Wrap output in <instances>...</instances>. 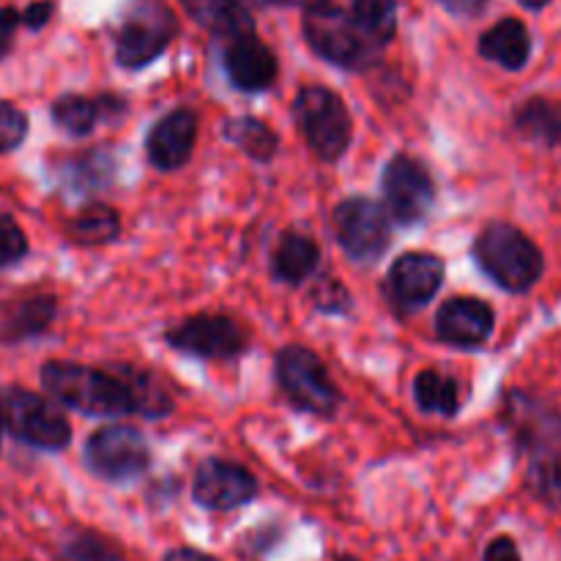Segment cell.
Wrapping results in <instances>:
<instances>
[{
  "instance_id": "obj_11",
  "label": "cell",
  "mask_w": 561,
  "mask_h": 561,
  "mask_svg": "<svg viewBox=\"0 0 561 561\" xmlns=\"http://www.w3.org/2000/svg\"><path fill=\"white\" fill-rule=\"evenodd\" d=\"M383 201L398 222L414 225L425 219L436 201L431 170L409 153H398L383 170Z\"/></svg>"
},
{
  "instance_id": "obj_9",
  "label": "cell",
  "mask_w": 561,
  "mask_h": 561,
  "mask_svg": "<svg viewBox=\"0 0 561 561\" xmlns=\"http://www.w3.org/2000/svg\"><path fill=\"white\" fill-rule=\"evenodd\" d=\"M85 463L107 482L137 480L151 463L146 438L126 425H110L93 433L85 444Z\"/></svg>"
},
{
  "instance_id": "obj_7",
  "label": "cell",
  "mask_w": 561,
  "mask_h": 561,
  "mask_svg": "<svg viewBox=\"0 0 561 561\" xmlns=\"http://www.w3.org/2000/svg\"><path fill=\"white\" fill-rule=\"evenodd\" d=\"M175 33H179V22L162 0H137L121 22L115 58L124 69H142L168 49Z\"/></svg>"
},
{
  "instance_id": "obj_6",
  "label": "cell",
  "mask_w": 561,
  "mask_h": 561,
  "mask_svg": "<svg viewBox=\"0 0 561 561\" xmlns=\"http://www.w3.org/2000/svg\"><path fill=\"white\" fill-rule=\"evenodd\" d=\"M296 121L312 151L327 162L343 157L351 146V115L343 99L323 85H307L296 93Z\"/></svg>"
},
{
  "instance_id": "obj_2",
  "label": "cell",
  "mask_w": 561,
  "mask_h": 561,
  "mask_svg": "<svg viewBox=\"0 0 561 561\" xmlns=\"http://www.w3.org/2000/svg\"><path fill=\"white\" fill-rule=\"evenodd\" d=\"M42 383L55 400L88 416L135 414L137 403L124 376L75 365V362H47Z\"/></svg>"
},
{
  "instance_id": "obj_14",
  "label": "cell",
  "mask_w": 561,
  "mask_h": 561,
  "mask_svg": "<svg viewBox=\"0 0 561 561\" xmlns=\"http://www.w3.org/2000/svg\"><path fill=\"white\" fill-rule=\"evenodd\" d=\"M192 493H195L197 504H203L208 510H217V513H225V510L244 507L247 502H252L257 493V482L241 466L211 458L206 463H201V469H197L195 482H192Z\"/></svg>"
},
{
  "instance_id": "obj_25",
  "label": "cell",
  "mask_w": 561,
  "mask_h": 561,
  "mask_svg": "<svg viewBox=\"0 0 561 561\" xmlns=\"http://www.w3.org/2000/svg\"><path fill=\"white\" fill-rule=\"evenodd\" d=\"M515 126L526 137L546 142V146L561 140V113L548 99H529V102L520 104L518 113H515Z\"/></svg>"
},
{
  "instance_id": "obj_33",
  "label": "cell",
  "mask_w": 561,
  "mask_h": 561,
  "mask_svg": "<svg viewBox=\"0 0 561 561\" xmlns=\"http://www.w3.org/2000/svg\"><path fill=\"white\" fill-rule=\"evenodd\" d=\"M53 9H55V5L49 3V0H42V3H31L25 9V14L20 16V20L25 22L27 27H42V25H47V20L53 16Z\"/></svg>"
},
{
  "instance_id": "obj_21",
  "label": "cell",
  "mask_w": 561,
  "mask_h": 561,
  "mask_svg": "<svg viewBox=\"0 0 561 561\" xmlns=\"http://www.w3.org/2000/svg\"><path fill=\"white\" fill-rule=\"evenodd\" d=\"M55 310L58 307H55L53 296H33V299L20 301L5 318L3 340L5 343H20V340L36 337L53 323Z\"/></svg>"
},
{
  "instance_id": "obj_10",
  "label": "cell",
  "mask_w": 561,
  "mask_h": 561,
  "mask_svg": "<svg viewBox=\"0 0 561 561\" xmlns=\"http://www.w3.org/2000/svg\"><path fill=\"white\" fill-rule=\"evenodd\" d=\"M334 228L340 247L356 263H376L392 241L387 211L367 197H348L340 203L334 211Z\"/></svg>"
},
{
  "instance_id": "obj_13",
  "label": "cell",
  "mask_w": 561,
  "mask_h": 561,
  "mask_svg": "<svg viewBox=\"0 0 561 561\" xmlns=\"http://www.w3.org/2000/svg\"><path fill=\"white\" fill-rule=\"evenodd\" d=\"M444 283V261L431 252H405L392 263L387 277V294L403 310H420Z\"/></svg>"
},
{
  "instance_id": "obj_23",
  "label": "cell",
  "mask_w": 561,
  "mask_h": 561,
  "mask_svg": "<svg viewBox=\"0 0 561 561\" xmlns=\"http://www.w3.org/2000/svg\"><path fill=\"white\" fill-rule=\"evenodd\" d=\"M225 137L233 146H239L247 157L257 159V162H268L277 153L279 146L277 135L263 121L250 118V115H244V118H230L225 124Z\"/></svg>"
},
{
  "instance_id": "obj_30",
  "label": "cell",
  "mask_w": 561,
  "mask_h": 561,
  "mask_svg": "<svg viewBox=\"0 0 561 561\" xmlns=\"http://www.w3.org/2000/svg\"><path fill=\"white\" fill-rule=\"evenodd\" d=\"M25 252L27 239L22 228L11 217L0 214V266H11V263L22 261Z\"/></svg>"
},
{
  "instance_id": "obj_37",
  "label": "cell",
  "mask_w": 561,
  "mask_h": 561,
  "mask_svg": "<svg viewBox=\"0 0 561 561\" xmlns=\"http://www.w3.org/2000/svg\"><path fill=\"white\" fill-rule=\"evenodd\" d=\"M524 5H529V9H542V5L548 3V0H520Z\"/></svg>"
},
{
  "instance_id": "obj_5",
  "label": "cell",
  "mask_w": 561,
  "mask_h": 561,
  "mask_svg": "<svg viewBox=\"0 0 561 561\" xmlns=\"http://www.w3.org/2000/svg\"><path fill=\"white\" fill-rule=\"evenodd\" d=\"M0 427L38 449H64L71 442V425L64 411L22 387L0 389Z\"/></svg>"
},
{
  "instance_id": "obj_36",
  "label": "cell",
  "mask_w": 561,
  "mask_h": 561,
  "mask_svg": "<svg viewBox=\"0 0 561 561\" xmlns=\"http://www.w3.org/2000/svg\"><path fill=\"white\" fill-rule=\"evenodd\" d=\"M263 3H283V5H299V3H305L307 9H310V5L321 3V0H263Z\"/></svg>"
},
{
  "instance_id": "obj_34",
  "label": "cell",
  "mask_w": 561,
  "mask_h": 561,
  "mask_svg": "<svg viewBox=\"0 0 561 561\" xmlns=\"http://www.w3.org/2000/svg\"><path fill=\"white\" fill-rule=\"evenodd\" d=\"M442 3L455 14H477L485 5V0H442Z\"/></svg>"
},
{
  "instance_id": "obj_16",
  "label": "cell",
  "mask_w": 561,
  "mask_h": 561,
  "mask_svg": "<svg viewBox=\"0 0 561 561\" xmlns=\"http://www.w3.org/2000/svg\"><path fill=\"white\" fill-rule=\"evenodd\" d=\"M493 316L491 307L480 299L458 296V299L444 301L436 316V334L449 345L458 348H477L493 334Z\"/></svg>"
},
{
  "instance_id": "obj_38",
  "label": "cell",
  "mask_w": 561,
  "mask_h": 561,
  "mask_svg": "<svg viewBox=\"0 0 561 561\" xmlns=\"http://www.w3.org/2000/svg\"><path fill=\"white\" fill-rule=\"evenodd\" d=\"M340 561H359V559H354V557H345V559H340Z\"/></svg>"
},
{
  "instance_id": "obj_1",
  "label": "cell",
  "mask_w": 561,
  "mask_h": 561,
  "mask_svg": "<svg viewBox=\"0 0 561 561\" xmlns=\"http://www.w3.org/2000/svg\"><path fill=\"white\" fill-rule=\"evenodd\" d=\"M529 485L542 502L561 504V414L531 394L513 392L504 409Z\"/></svg>"
},
{
  "instance_id": "obj_3",
  "label": "cell",
  "mask_w": 561,
  "mask_h": 561,
  "mask_svg": "<svg viewBox=\"0 0 561 561\" xmlns=\"http://www.w3.org/2000/svg\"><path fill=\"white\" fill-rule=\"evenodd\" d=\"M474 257L482 272L510 294H526L546 272L542 252L524 230L507 222H493L477 236Z\"/></svg>"
},
{
  "instance_id": "obj_4",
  "label": "cell",
  "mask_w": 561,
  "mask_h": 561,
  "mask_svg": "<svg viewBox=\"0 0 561 561\" xmlns=\"http://www.w3.org/2000/svg\"><path fill=\"white\" fill-rule=\"evenodd\" d=\"M305 36L321 58H327L334 66H343V69H365L381 53V47H376L359 31L351 11L340 9L329 0H321V3L307 9Z\"/></svg>"
},
{
  "instance_id": "obj_32",
  "label": "cell",
  "mask_w": 561,
  "mask_h": 561,
  "mask_svg": "<svg viewBox=\"0 0 561 561\" xmlns=\"http://www.w3.org/2000/svg\"><path fill=\"white\" fill-rule=\"evenodd\" d=\"M20 22V14H16L14 9H0V58L9 53L11 38H14V31Z\"/></svg>"
},
{
  "instance_id": "obj_24",
  "label": "cell",
  "mask_w": 561,
  "mask_h": 561,
  "mask_svg": "<svg viewBox=\"0 0 561 561\" xmlns=\"http://www.w3.org/2000/svg\"><path fill=\"white\" fill-rule=\"evenodd\" d=\"M351 16L376 47H383L398 27V0H354Z\"/></svg>"
},
{
  "instance_id": "obj_18",
  "label": "cell",
  "mask_w": 561,
  "mask_h": 561,
  "mask_svg": "<svg viewBox=\"0 0 561 561\" xmlns=\"http://www.w3.org/2000/svg\"><path fill=\"white\" fill-rule=\"evenodd\" d=\"M480 55L510 71L524 69L531 55L529 31H526V25L520 20L507 16V20L496 22L491 31L482 33Z\"/></svg>"
},
{
  "instance_id": "obj_39",
  "label": "cell",
  "mask_w": 561,
  "mask_h": 561,
  "mask_svg": "<svg viewBox=\"0 0 561 561\" xmlns=\"http://www.w3.org/2000/svg\"><path fill=\"white\" fill-rule=\"evenodd\" d=\"M0 438H3V427H0Z\"/></svg>"
},
{
  "instance_id": "obj_17",
  "label": "cell",
  "mask_w": 561,
  "mask_h": 561,
  "mask_svg": "<svg viewBox=\"0 0 561 561\" xmlns=\"http://www.w3.org/2000/svg\"><path fill=\"white\" fill-rule=\"evenodd\" d=\"M225 71L239 91H266L277 80V58L272 49L252 33L233 38L225 49Z\"/></svg>"
},
{
  "instance_id": "obj_19",
  "label": "cell",
  "mask_w": 561,
  "mask_h": 561,
  "mask_svg": "<svg viewBox=\"0 0 561 561\" xmlns=\"http://www.w3.org/2000/svg\"><path fill=\"white\" fill-rule=\"evenodd\" d=\"M181 5L190 11L197 25H203L214 36L228 38V42L252 36L255 31L250 11L239 0H181Z\"/></svg>"
},
{
  "instance_id": "obj_27",
  "label": "cell",
  "mask_w": 561,
  "mask_h": 561,
  "mask_svg": "<svg viewBox=\"0 0 561 561\" xmlns=\"http://www.w3.org/2000/svg\"><path fill=\"white\" fill-rule=\"evenodd\" d=\"M53 118L60 129H66L69 135L82 137L93 129V124H96L99 102L69 93V96H60L58 102H55Z\"/></svg>"
},
{
  "instance_id": "obj_22",
  "label": "cell",
  "mask_w": 561,
  "mask_h": 561,
  "mask_svg": "<svg viewBox=\"0 0 561 561\" xmlns=\"http://www.w3.org/2000/svg\"><path fill=\"white\" fill-rule=\"evenodd\" d=\"M414 398L420 409L431 411V414L455 416L460 409L458 381L438 370H422L414 378Z\"/></svg>"
},
{
  "instance_id": "obj_31",
  "label": "cell",
  "mask_w": 561,
  "mask_h": 561,
  "mask_svg": "<svg viewBox=\"0 0 561 561\" xmlns=\"http://www.w3.org/2000/svg\"><path fill=\"white\" fill-rule=\"evenodd\" d=\"M485 561H520L518 546H515L513 537H496V540L488 546Z\"/></svg>"
},
{
  "instance_id": "obj_8",
  "label": "cell",
  "mask_w": 561,
  "mask_h": 561,
  "mask_svg": "<svg viewBox=\"0 0 561 561\" xmlns=\"http://www.w3.org/2000/svg\"><path fill=\"white\" fill-rule=\"evenodd\" d=\"M277 381L299 409L318 416H332L340 405L337 387L323 362L305 345H288L277 356Z\"/></svg>"
},
{
  "instance_id": "obj_28",
  "label": "cell",
  "mask_w": 561,
  "mask_h": 561,
  "mask_svg": "<svg viewBox=\"0 0 561 561\" xmlns=\"http://www.w3.org/2000/svg\"><path fill=\"white\" fill-rule=\"evenodd\" d=\"M60 561H126V557L99 535L80 531L66 542L64 551H60Z\"/></svg>"
},
{
  "instance_id": "obj_29",
  "label": "cell",
  "mask_w": 561,
  "mask_h": 561,
  "mask_svg": "<svg viewBox=\"0 0 561 561\" xmlns=\"http://www.w3.org/2000/svg\"><path fill=\"white\" fill-rule=\"evenodd\" d=\"M27 135V118L20 107L0 102V151H14Z\"/></svg>"
},
{
  "instance_id": "obj_20",
  "label": "cell",
  "mask_w": 561,
  "mask_h": 561,
  "mask_svg": "<svg viewBox=\"0 0 561 561\" xmlns=\"http://www.w3.org/2000/svg\"><path fill=\"white\" fill-rule=\"evenodd\" d=\"M318 261H321V250L310 236L285 233L274 250V274L283 283L299 285L316 272Z\"/></svg>"
},
{
  "instance_id": "obj_12",
  "label": "cell",
  "mask_w": 561,
  "mask_h": 561,
  "mask_svg": "<svg viewBox=\"0 0 561 561\" xmlns=\"http://www.w3.org/2000/svg\"><path fill=\"white\" fill-rule=\"evenodd\" d=\"M168 343L175 351L203 359H233L244 351L247 334L239 323L225 316H195L170 329Z\"/></svg>"
},
{
  "instance_id": "obj_35",
  "label": "cell",
  "mask_w": 561,
  "mask_h": 561,
  "mask_svg": "<svg viewBox=\"0 0 561 561\" xmlns=\"http://www.w3.org/2000/svg\"><path fill=\"white\" fill-rule=\"evenodd\" d=\"M164 561H217L214 557H208V553H201V551H192V548H175V551H170Z\"/></svg>"
},
{
  "instance_id": "obj_15",
  "label": "cell",
  "mask_w": 561,
  "mask_h": 561,
  "mask_svg": "<svg viewBox=\"0 0 561 561\" xmlns=\"http://www.w3.org/2000/svg\"><path fill=\"white\" fill-rule=\"evenodd\" d=\"M197 140V115L192 110H173L151 126L146 140L148 159L159 170H175L190 162Z\"/></svg>"
},
{
  "instance_id": "obj_26",
  "label": "cell",
  "mask_w": 561,
  "mask_h": 561,
  "mask_svg": "<svg viewBox=\"0 0 561 561\" xmlns=\"http://www.w3.org/2000/svg\"><path fill=\"white\" fill-rule=\"evenodd\" d=\"M121 219L118 211L104 203H93V206H85L75 219H71V239L77 244H107L118 236Z\"/></svg>"
}]
</instances>
